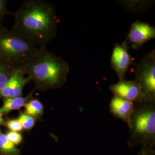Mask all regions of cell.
I'll use <instances>...</instances> for the list:
<instances>
[{
    "mask_svg": "<svg viewBox=\"0 0 155 155\" xmlns=\"http://www.w3.org/2000/svg\"><path fill=\"white\" fill-rule=\"evenodd\" d=\"M13 30L21 33L41 49L57 34L59 20L54 6L41 0L24 1L14 14Z\"/></svg>",
    "mask_w": 155,
    "mask_h": 155,
    "instance_id": "obj_1",
    "label": "cell"
},
{
    "mask_svg": "<svg viewBox=\"0 0 155 155\" xmlns=\"http://www.w3.org/2000/svg\"><path fill=\"white\" fill-rule=\"evenodd\" d=\"M19 68L34 83L35 89L42 91L61 87L70 69L64 59L45 49Z\"/></svg>",
    "mask_w": 155,
    "mask_h": 155,
    "instance_id": "obj_2",
    "label": "cell"
},
{
    "mask_svg": "<svg viewBox=\"0 0 155 155\" xmlns=\"http://www.w3.org/2000/svg\"><path fill=\"white\" fill-rule=\"evenodd\" d=\"M43 50L21 33L0 27L1 61L13 68L21 67Z\"/></svg>",
    "mask_w": 155,
    "mask_h": 155,
    "instance_id": "obj_3",
    "label": "cell"
},
{
    "mask_svg": "<svg viewBox=\"0 0 155 155\" xmlns=\"http://www.w3.org/2000/svg\"><path fill=\"white\" fill-rule=\"evenodd\" d=\"M135 109L129 122L133 133L146 138L153 137L155 134V102H143Z\"/></svg>",
    "mask_w": 155,
    "mask_h": 155,
    "instance_id": "obj_4",
    "label": "cell"
},
{
    "mask_svg": "<svg viewBox=\"0 0 155 155\" xmlns=\"http://www.w3.org/2000/svg\"><path fill=\"white\" fill-rule=\"evenodd\" d=\"M134 80L139 83L147 101L155 102V49L147 54L137 64Z\"/></svg>",
    "mask_w": 155,
    "mask_h": 155,
    "instance_id": "obj_5",
    "label": "cell"
},
{
    "mask_svg": "<svg viewBox=\"0 0 155 155\" xmlns=\"http://www.w3.org/2000/svg\"><path fill=\"white\" fill-rule=\"evenodd\" d=\"M129 50V47L125 40L121 44L116 43L113 48L111 56V66L116 73L119 81L125 80L129 67L133 64Z\"/></svg>",
    "mask_w": 155,
    "mask_h": 155,
    "instance_id": "obj_6",
    "label": "cell"
},
{
    "mask_svg": "<svg viewBox=\"0 0 155 155\" xmlns=\"http://www.w3.org/2000/svg\"><path fill=\"white\" fill-rule=\"evenodd\" d=\"M155 38V27L150 23L137 20L132 24L125 41L133 49L137 50L147 41Z\"/></svg>",
    "mask_w": 155,
    "mask_h": 155,
    "instance_id": "obj_7",
    "label": "cell"
},
{
    "mask_svg": "<svg viewBox=\"0 0 155 155\" xmlns=\"http://www.w3.org/2000/svg\"><path fill=\"white\" fill-rule=\"evenodd\" d=\"M109 90L114 95L132 102H148L139 83L133 81L124 80L111 84Z\"/></svg>",
    "mask_w": 155,
    "mask_h": 155,
    "instance_id": "obj_8",
    "label": "cell"
},
{
    "mask_svg": "<svg viewBox=\"0 0 155 155\" xmlns=\"http://www.w3.org/2000/svg\"><path fill=\"white\" fill-rule=\"evenodd\" d=\"M29 81L20 68H15L5 87L0 92V98L21 97L24 87Z\"/></svg>",
    "mask_w": 155,
    "mask_h": 155,
    "instance_id": "obj_9",
    "label": "cell"
},
{
    "mask_svg": "<svg viewBox=\"0 0 155 155\" xmlns=\"http://www.w3.org/2000/svg\"><path fill=\"white\" fill-rule=\"evenodd\" d=\"M109 106L111 114L129 124L134 110V102L114 95Z\"/></svg>",
    "mask_w": 155,
    "mask_h": 155,
    "instance_id": "obj_10",
    "label": "cell"
},
{
    "mask_svg": "<svg viewBox=\"0 0 155 155\" xmlns=\"http://www.w3.org/2000/svg\"><path fill=\"white\" fill-rule=\"evenodd\" d=\"M31 94L25 97H6L3 98V105L0 108L2 114H6L12 110H18L21 108L31 98Z\"/></svg>",
    "mask_w": 155,
    "mask_h": 155,
    "instance_id": "obj_11",
    "label": "cell"
},
{
    "mask_svg": "<svg viewBox=\"0 0 155 155\" xmlns=\"http://www.w3.org/2000/svg\"><path fill=\"white\" fill-rule=\"evenodd\" d=\"M24 107H25L24 113L35 118L42 116L44 113V105L38 99H30Z\"/></svg>",
    "mask_w": 155,
    "mask_h": 155,
    "instance_id": "obj_12",
    "label": "cell"
},
{
    "mask_svg": "<svg viewBox=\"0 0 155 155\" xmlns=\"http://www.w3.org/2000/svg\"><path fill=\"white\" fill-rule=\"evenodd\" d=\"M0 152L4 155H18L20 150L11 143L4 134H0Z\"/></svg>",
    "mask_w": 155,
    "mask_h": 155,
    "instance_id": "obj_13",
    "label": "cell"
},
{
    "mask_svg": "<svg viewBox=\"0 0 155 155\" xmlns=\"http://www.w3.org/2000/svg\"><path fill=\"white\" fill-rule=\"evenodd\" d=\"M14 68L0 61V92L5 87L8 79L11 76Z\"/></svg>",
    "mask_w": 155,
    "mask_h": 155,
    "instance_id": "obj_14",
    "label": "cell"
},
{
    "mask_svg": "<svg viewBox=\"0 0 155 155\" xmlns=\"http://www.w3.org/2000/svg\"><path fill=\"white\" fill-rule=\"evenodd\" d=\"M17 120L20 122L23 129L25 130H30L35 126L36 122V118L25 114V113H21L18 117Z\"/></svg>",
    "mask_w": 155,
    "mask_h": 155,
    "instance_id": "obj_15",
    "label": "cell"
},
{
    "mask_svg": "<svg viewBox=\"0 0 155 155\" xmlns=\"http://www.w3.org/2000/svg\"><path fill=\"white\" fill-rule=\"evenodd\" d=\"M5 125L12 132H20L24 129L20 122L18 121L17 119H13L8 120L6 122Z\"/></svg>",
    "mask_w": 155,
    "mask_h": 155,
    "instance_id": "obj_16",
    "label": "cell"
},
{
    "mask_svg": "<svg viewBox=\"0 0 155 155\" xmlns=\"http://www.w3.org/2000/svg\"><path fill=\"white\" fill-rule=\"evenodd\" d=\"M5 135L8 140L15 145L20 144L22 141V135L18 132L10 131Z\"/></svg>",
    "mask_w": 155,
    "mask_h": 155,
    "instance_id": "obj_17",
    "label": "cell"
},
{
    "mask_svg": "<svg viewBox=\"0 0 155 155\" xmlns=\"http://www.w3.org/2000/svg\"><path fill=\"white\" fill-rule=\"evenodd\" d=\"M7 1L0 0V23L6 15L11 14L6 8Z\"/></svg>",
    "mask_w": 155,
    "mask_h": 155,
    "instance_id": "obj_18",
    "label": "cell"
},
{
    "mask_svg": "<svg viewBox=\"0 0 155 155\" xmlns=\"http://www.w3.org/2000/svg\"><path fill=\"white\" fill-rule=\"evenodd\" d=\"M152 151L151 150L147 147H144V148L141 150L137 155H152Z\"/></svg>",
    "mask_w": 155,
    "mask_h": 155,
    "instance_id": "obj_19",
    "label": "cell"
},
{
    "mask_svg": "<svg viewBox=\"0 0 155 155\" xmlns=\"http://www.w3.org/2000/svg\"><path fill=\"white\" fill-rule=\"evenodd\" d=\"M2 116H3V115L2 114V113H1V111H0V125H5L6 122L5 121V120L3 119Z\"/></svg>",
    "mask_w": 155,
    "mask_h": 155,
    "instance_id": "obj_20",
    "label": "cell"
},
{
    "mask_svg": "<svg viewBox=\"0 0 155 155\" xmlns=\"http://www.w3.org/2000/svg\"><path fill=\"white\" fill-rule=\"evenodd\" d=\"M0 134H1V130H0Z\"/></svg>",
    "mask_w": 155,
    "mask_h": 155,
    "instance_id": "obj_21",
    "label": "cell"
}]
</instances>
